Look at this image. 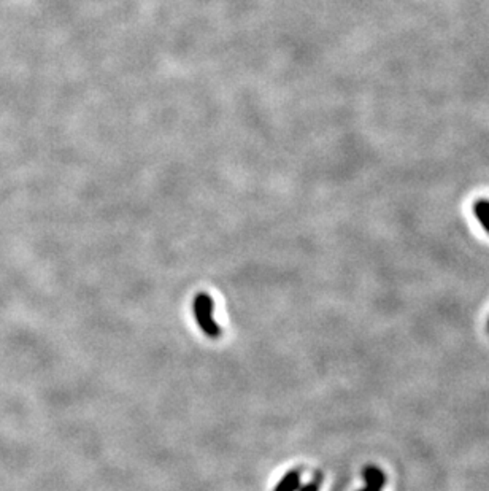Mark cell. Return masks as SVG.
Returning a JSON list of instances; mask_svg holds the SVG:
<instances>
[{"instance_id": "obj_1", "label": "cell", "mask_w": 489, "mask_h": 491, "mask_svg": "<svg viewBox=\"0 0 489 491\" xmlns=\"http://www.w3.org/2000/svg\"><path fill=\"white\" fill-rule=\"evenodd\" d=\"M194 316L203 332L208 337L217 339L221 336V328L213 320V299L205 293L197 294L194 299Z\"/></svg>"}, {"instance_id": "obj_2", "label": "cell", "mask_w": 489, "mask_h": 491, "mask_svg": "<svg viewBox=\"0 0 489 491\" xmlns=\"http://www.w3.org/2000/svg\"><path fill=\"white\" fill-rule=\"evenodd\" d=\"M363 477L365 481V487L380 490L386 485V476L381 469H378L377 466H365V469L363 471Z\"/></svg>"}, {"instance_id": "obj_3", "label": "cell", "mask_w": 489, "mask_h": 491, "mask_svg": "<svg viewBox=\"0 0 489 491\" xmlns=\"http://www.w3.org/2000/svg\"><path fill=\"white\" fill-rule=\"evenodd\" d=\"M475 218L479 219L481 228L489 234V199H480L474 205Z\"/></svg>"}, {"instance_id": "obj_4", "label": "cell", "mask_w": 489, "mask_h": 491, "mask_svg": "<svg viewBox=\"0 0 489 491\" xmlns=\"http://www.w3.org/2000/svg\"><path fill=\"white\" fill-rule=\"evenodd\" d=\"M300 487V472L291 471L277 485L275 491H297Z\"/></svg>"}, {"instance_id": "obj_5", "label": "cell", "mask_w": 489, "mask_h": 491, "mask_svg": "<svg viewBox=\"0 0 489 491\" xmlns=\"http://www.w3.org/2000/svg\"><path fill=\"white\" fill-rule=\"evenodd\" d=\"M318 490H319V482H318V481L307 483L305 487H302V488H300V491H318Z\"/></svg>"}, {"instance_id": "obj_6", "label": "cell", "mask_w": 489, "mask_h": 491, "mask_svg": "<svg viewBox=\"0 0 489 491\" xmlns=\"http://www.w3.org/2000/svg\"><path fill=\"white\" fill-rule=\"evenodd\" d=\"M360 491H380V490H374V488H369V487H365L364 490H360Z\"/></svg>"}]
</instances>
